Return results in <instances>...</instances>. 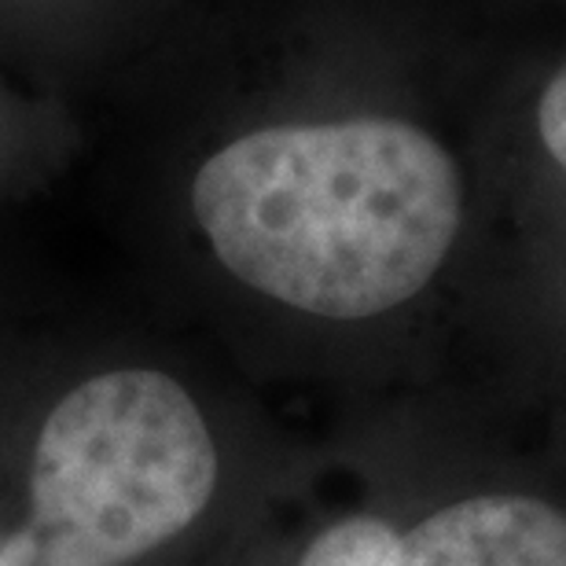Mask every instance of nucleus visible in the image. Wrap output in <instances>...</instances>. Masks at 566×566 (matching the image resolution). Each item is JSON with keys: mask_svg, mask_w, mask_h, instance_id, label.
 Here are the masks:
<instances>
[{"mask_svg": "<svg viewBox=\"0 0 566 566\" xmlns=\"http://www.w3.org/2000/svg\"><path fill=\"white\" fill-rule=\"evenodd\" d=\"M191 210L247 287L327 321H368L441 269L463 185L446 147L405 122L276 126L221 147Z\"/></svg>", "mask_w": 566, "mask_h": 566, "instance_id": "1", "label": "nucleus"}, {"mask_svg": "<svg viewBox=\"0 0 566 566\" xmlns=\"http://www.w3.org/2000/svg\"><path fill=\"white\" fill-rule=\"evenodd\" d=\"M218 485L213 438L163 371H111L55 405L33 452L30 523L0 566H122L188 530Z\"/></svg>", "mask_w": 566, "mask_h": 566, "instance_id": "2", "label": "nucleus"}, {"mask_svg": "<svg viewBox=\"0 0 566 566\" xmlns=\"http://www.w3.org/2000/svg\"><path fill=\"white\" fill-rule=\"evenodd\" d=\"M382 566H566V515L534 496H471L394 537Z\"/></svg>", "mask_w": 566, "mask_h": 566, "instance_id": "3", "label": "nucleus"}, {"mask_svg": "<svg viewBox=\"0 0 566 566\" xmlns=\"http://www.w3.org/2000/svg\"><path fill=\"white\" fill-rule=\"evenodd\" d=\"M394 537H398V530L382 518H343V523L327 526L324 534H316L298 566H382L387 552L394 548Z\"/></svg>", "mask_w": 566, "mask_h": 566, "instance_id": "4", "label": "nucleus"}, {"mask_svg": "<svg viewBox=\"0 0 566 566\" xmlns=\"http://www.w3.org/2000/svg\"><path fill=\"white\" fill-rule=\"evenodd\" d=\"M537 129L545 140L548 155L566 169V66L552 77V85L545 88L537 104Z\"/></svg>", "mask_w": 566, "mask_h": 566, "instance_id": "5", "label": "nucleus"}]
</instances>
